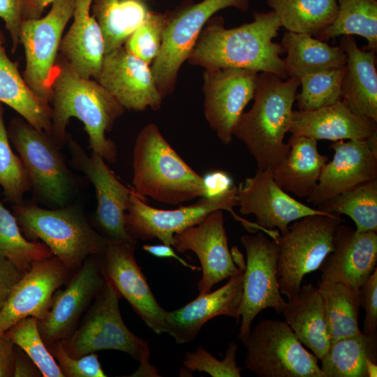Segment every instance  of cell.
I'll return each mask as SVG.
<instances>
[{
  "instance_id": "cell-1",
  "label": "cell",
  "mask_w": 377,
  "mask_h": 377,
  "mask_svg": "<svg viewBox=\"0 0 377 377\" xmlns=\"http://www.w3.org/2000/svg\"><path fill=\"white\" fill-rule=\"evenodd\" d=\"M281 24L273 11L253 13V20L226 29L221 17L210 18L187 60L207 68H242L288 77L281 44L274 43Z\"/></svg>"
},
{
  "instance_id": "cell-2",
  "label": "cell",
  "mask_w": 377,
  "mask_h": 377,
  "mask_svg": "<svg viewBox=\"0 0 377 377\" xmlns=\"http://www.w3.org/2000/svg\"><path fill=\"white\" fill-rule=\"evenodd\" d=\"M51 137L60 147L68 140L66 126L75 117L82 122L91 151L115 163L117 148L106 137L125 109L96 80L82 77L59 56L52 83Z\"/></svg>"
},
{
  "instance_id": "cell-3",
  "label": "cell",
  "mask_w": 377,
  "mask_h": 377,
  "mask_svg": "<svg viewBox=\"0 0 377 377\" xmlns=\"http://www.w3.org/2000/svg\"><path fill=\"white\" fill-rule=\"evenodd\" d=\"M300 85L297 77L284 81L269 73L258 75L253 104L240 116L232 136L244 144L259 170H273L289 152L290 146L283 140Z\"/></svg>"
},
{
  "instance_id": "cell-4",
  "label": "cell",
  "mask_w": 377,
  "mask_h": 377,
  "mask_svg": "<svg viewBox=\"0 0 377 377\" xmlns=\"http://www.w3.org/2000/svg\"><path fill=\"white\" fill-rule=\"evenodd\" d=\"M133 190L168 205L205 197L203 177L174 150L154 124L139 132L133 153Z\"/></svg>"
},
{
  "instance_id": "cell-5",
  "label": "cell",
  "mask_w": 377,
  "mask_h": 377,
  "mask_svg": "<svg viewBox=\"0 0 377 377\" xmlns=\"http://www.w3.org/2000/svg\"><path fill=\"white\" fill-rule=\"evenodd\" d=\"M12 209L24 236L40 240L73 272L89 257L101 255L110 241L74 206L50 209L22 203Z\"/></svg>"
},
{
  "instance_id": "cell-6",
  "label": "cell",
  "mask_w": 377,
  "mask_h": 377,
  "mask_svg": "<svg viewBox=\"0 0 377 377\" xmlns=\"http://www.w3.org/2000/svg\"><path fill=\"white\" fill-rule=\"evenodd\" d=\"M119 298L117 291L106 279L75 331L61 341L64 348L73 357L103 350L121 351L140 363L131 376H159L156 369L149 363L147 343L134 334L124 323L119 306Z\"/></svg>"
},
{
  "instance_id": "cell-7",
  "label": "cell",
  "mask_w": 377,
  "mask_h": 377,
  "mask_svg": "<svg viewBox=\"0 0 377 377\" xmlns=\"http://www.w3.org/2000/svg\"><path fill=\"white\" fill-rule=\"evenodd\" d=\"M7 131L24 165L31 190L50 205L66 206L74 193L75 182L60 147L51 135L36 129L22 117H13Z\"/></svg>"
},
{
  "instance_id": "cell-8",
  "label": "cell",
  "mask_w": 377,
  "mask_h": 377,
  "mask_svg": "<svg viewBox=\"0 0 377 377\" xmlns=\"http://www.w3.org/2000/svg\"><path fill=\"white\" fill-rule=\"evenodd\" d=\"M237 186L211 198L202 199L188 206L175 209H162L151 207L132 189L125 215L126 228L134 239L142 241L158 239L161 243L174 245V236L186 228L202 221L210 213L226 210L250 233L267 230L256 222L250 221L237 215L233 207L237 206Z\"/></svg>"
},
{
  "instance_id": "cell-9",
  "label": "cell",
  "mask_w": 377,
  "mask_h": 377,
  "mask_svg": "<svg viewBox=\"0 0 377 377\" xmlns=\"http://www.w3.org/2000/svg\"><path fill=\"white\" fill-rule=\"evenodd\" d=\"M340 216L316 214L293 221L277 239V279L280 292L288 299L300 290L305 275L319 269L332 251Z\"/></svg>"
},
{
  "instance_id": "cell-10",
  "label": "cell",
  "mask_w": 377,
  "mask_h": 377,
  "mask_svg": "<svg viewBox=\"0 0 377 377\" xmlns=\"http://www.w3.org/2000/svg\"><path fill=\"white\" fill-rule=\"evenodd\" d=\"M243 343L245 368L259 377H325L317 357L285 321L260 320Z\"/></svg>"
},
{
  "instance_id": "cell-11",
  "label": "cell",
  "mask_w": 377,
  "mask_h": 377,
  "mask_svg": "<svg viewBox=\"0 0 377 377\" xmlns=\"http://www.w3.org/2000/svg\"><path fill=\"white\" fill-rule=\"evenodd\" d=\"M228 7L246 11L249 1L202 0L168 14L160 50L151 64L155 83L163 98L172 93L178 72L207 21L214 13Z\"/></svg>"
},
{
  "instance_id": "cell-12",
  "label": "cell",
  "mask_w": 377,
  "mask_h": 377,
  "mask_svg": "<svg viewBox=\"0 0 377 377\" xmlns=\"http://www.w3.org/2000/svg\"><path fill=\"white\" fill-rule=\"evenodd\" d=\"M73 12V0H54L45 15L24 19L21 24L20 41L25 56L22 76L33 93L47 104L60 44Z\"/></svg>"
},
{
  "instance_id": "cell-13",
  "label": "cell",
  "mask_w": 377,
  "mask_h": 377,
  "mask_svg": "<svg viewBox=\"0 0 377 377\" xmlns=\"http://www.w3.org/2000/svg\"><path fill=\"white\" fill-rule=\"evenodd\" d=\"M240 242L246 254L238 334L244 343L260 311L272 308L281 314L286 301L278 283L276 242L262 231L242 235Z\"/></svg>"
},
{
  "instance_id": "cell-14",
  "label": "cell",
  "mask_w": 377,
  "mask_h": 377,
  "mask_svg": "<svg viewBox=\"0 0 377 377\" xmlns=\"http://www.w3.org/2000/svg\"><path fill=\"white\" fill-rule=\"evenodd\" d=\"M101 255L89 257L75 270L64 290L53 295L45 317L38 320L44 342L49 346L71 337L105 282Z\"/></svg>"
},
{
  "instance_id": "cell-15",
  "label": "cell",
  "mask_w": 377,
  "mask_h": 377,
  "mask_svg": "<svg viewBox=\"0 0 377 377\" xmlns=\"http://www.w3.org/2000/svg\"><path fill=\"white\" fill-rule=\"evenodd\" d=\"M71 163L91 182L97 200L96 221L103 235L111 241L135 243L126 230L125 215L132 189L122 184L105 161L91 151L87 154L76 140L68 136Z\"/></svg>"
},
{
  "instance_id": "cell-16",
  "label": "cell",
  "mask_w": 377,
  "mask_h": 377,
  "mask_svg": "<svg viewBox=\"0 0 377 377\" xmlns=\"http://www.w3.org/2000/svg\"><path fill=\"white\" fill-rule=\"evenodd\" d=\"M258 72L242 68H207L203 73L204 114L210 128L224 144L253 99Z\"/></svg>"
},
{
  "instance_id": "cell-17",
  "label": "cell",
  "mask_w": 377,
  "mask_h": 377,
  "mask_svg": "<svg viewBox=\"0 0 377 377\" xmlns=\"http://www.w3.org/2000/svg\"><path fill=\"white\" fill-rule=\"evenodd\" d=\"M135 243L110 240L101 255L105 278L156 334L165 332L167 311L158 303L135 256Z\"/></svg>"
},
{
  "instance_id": "cell-18",
  "label": "cell",
  "mask_w": 377,
  "mask_h": 377,
  "mask_svg": "<svg viewBox=\"0 0 377 377\" xmlns=\"http://www.w3.org/2000/svg\"><path fill=\"white\" fill-rule=\"evenodd\" d=\"M73 273L54 256L34 261L0 310V331H7L27 317L43 319L50 309L53 295Z\"/></svg>"
},
{
  "instance_id": "cell-19",
  "label": "cell",
  "mask_w": 377,
  "mask_h": 377,
  "mask_svg": "<svg viewBox=\"0 0 377 377\" xmlns=\"http://www.w3.org/2000/svg\"><path fill=\"white\" fill-rule=\"evenodd\" d=\"M235 202L243 215L253 214L256 223L268 230L286 232L289 224L303 217L332 215L297 200L274 182L272 170H259L237 187Z\"/></svg>"
},
{
  "instance_id": "cell-20",
  "label": "cell",
  "mask_w": 377,
  "mask_h": 377,
  "mask_svg": "<svg viewBox=\"0 0 377 377\" xmlns=\"http://www.w3.org/2000/svg\"><path fill=\"white\" fill-rule=\"evenodd\" d=\"M173 246L180 253L191 251L198 258L202 271L198 283L200 294L210 292L215 284L245 267V263L236 265L229 249L222 210L175 235Z\"/></svg>"
},
{
  "instance_id": "cell-21",
  "label": "cell",
  "mask_w": 377,
  "mask_h": 377,
  "mask_svg": "<svg viewBox=\"0 0 377 377\" xmlns=\"http://www.w3.org/2000/svg\"><path fill=\"white\" fill-rule=\"evenodd\" d=\"M125 109H160L163 97L151 66L123 46L105 54L96 80Z\"/></svg>"
},
{
  "instance_id": "cell-22",
  "label": "cell",
  "mask_w": 377,
  "mask_h": 377,
  "mask_svg": "<svg viewBox=\"0 0 377 377\" xmlns=\"http://www.w3.org/2000/svg\"><path fill=\"white\" fill-rule=\"evenodd\" d=\"M329 148L334 151L333 158L325 163L314 190L307 198L309 203L318 206L377 179V156L366 140L336 141Z\"/></svg>"
},
{
  "instance_id": "cell-23",
  "label": "cell",
  "mask_w": 377,
  "mask_h": 377,
  "mask_svg": "<svg viewBox=\"0 0 377 377\" xmlns=\"http://www.w3.org/2000/svg\"><path fill=\"white\" fill-rule=\"evenodd\" d=\"M332 246L319 267L321 279L341 283L358 292L376 268L377 232H357L341 223Z\"/></svg>"
},
{
  "instance_id": "cell-24",
  "label": "cell",
  "mask_w": 377,
  "mask_h": 377,
  "mask_svg": "<svg viewBox=\"0 0 377 377\" xmlns=\"http://www.w3.org/2000/svg\"><path fill=\"white\" fill-rule=\"evenodd\" d=\"M244 269L231 276L219 289L199 295L182 307L167 311L165 332L176 343L182 344L193 341L202 327L219 316L240 318L243 291Z\"/></svg>"
},
{
  "instance_id": "cell-25",
  "label": "cell",
  "mask_w": 377,
  "mask_h": 377,
  "mask_svg": "<svg viewBox=\"0 0 377 377\" xmlns=\"http://www.w3.org/2000/svg\"><path fill=\"white\" fill-rule=\"evenodd\" d=\"M73 1V22L63 36L59 56L82 77L96 80L105 46L101 28L91 12L94 0Z\"/></svg>"
},
{
  "instance_id": "cell-26",
  "label": "cell",
  "mask_w": 377,
  "mask_h": 377,
  "mask_svg": "<svg viewBox=\"0 0 377 377\" xmlns=\"http://www.w3.org/2000/svg\"><path fill=\"white\" fill-rule=\"evenodd\" d=\"M376 130V121L355 114L340 101L313 110H293L288 133L336 142L366 140Z\"/></svg>"
},
{
  "instance_id": "cell-27",
  "label": "cell",
  "mask_w": 377,
  "mask_h": 377,
  "mask_svg": "<svg viewBox=\"0 0 377 377\" xmlns=\"http://www.w3.org/2000/svg\"><path fill=\"white\" fill-rule=\"evenodd\" d=\"M339 47L346 55L342 101L355 114L377 122L376 53L360 48L353 36H342Z\"/></svg>"
},
{
  "instance_id": "cell-28",
  "label": "cell",
  "mask_w": 377,
  "mask_h": 377,
  "mask_svg": "<svg viewBox=\"0 0 377 377\" xmlns=\"http://www.w3.org/2000/svg\"><path fill=\"white\" fill-rule=\"evenodd\" d=\"M317 140L293 135L290 150L272 170L276 184L287 193L307 198L314 190L328 157L318 150Z\"/></svg>"
},
{
  "instance_id": "cell-29",
  "label": "cell",
  "mask_w": 377,
  "mask_h": 377,
  "mask_svg": "<svg viewBox=\"0 0 377 377\" xmlns=\"http://www.w3.org/2000/svg\"><path fill=\"white\" fill-rule=\"evenodd\" d=\"M281 314L298 340L320 360L327 351L330 340L324 303L318 288L312 283L302 285L299 292L288 299Z\"/></svg>"
},
{
  "instance_id": "cell-30",
  "label": "cell",
  "mask_w": 377,
  "mask_h": 377,
  "mask_svg": "<svg viewBox=\"0 0 377 377\" xmlns=\"http://www.w3.org/2000/svg\"><path fill=\"white\" fill-rule=\"evenodd\" d=\"M5 37L0 29V102L34 126L51 135L52 109L37 97L20 74L17 64L7 55Z\"/></svg>"
},
{
  "instance_id": "cell-31",
  "label": "cell",
  "mask_w": 377,
  "mask_h": 377,
  "mask_svg": "<svg viewBox=\"0 0 377 377\" xmlns=\"http://www.w3.org/2000/svg\"><path fill=\"white\" fill-rule=\"evenodd\" d=\"M320 360L325 377L376 376V332L362 331L332 341Z\"/></svg>"
},
{
  "instance_id": "cell-32",
  "label": "cell",
  "mask_w": 377,
  "mask_h": 377,
  "mask_svg": "<svg viewBox=\"0 0 377 377\" xmlns=\"http://www.w3.org/2000/svg\"><path fill=\"white\" fill-rule=\"evenodd\" d=\"M281 45L287 54L283 59L288 77H300L346 64V55L339 46H330L309 34L286 31Z\"/></svg>"
},
{
  "instance_id": "cell-33",
  "label": "cell",
  "mask_w": 377,
  "mask_h": 377,
  "mask_svg": "<svg viewBox=\"0 0 377 377\" xmlns=\"http://www.w3.org/2000/svg\"><path fill=\"white\" fill-rule=\"evenodd\" d=\"M91 12L101 28L106 54L123 46L149 10L140 0H94Z\"/></svg>"
},
{
  "instance_id": "cell-34",
  "label": "cell",
  "mask_w": 377,
  "mask_h": 377,
  "mask_svg": "<svg viewBox=\"0 0 377 377\" xmlns=\"http://www.w3.org/2000/svg\"><path fill=\"white\" fill-rule=\"evenodd\" d=\"M288 31L313 36L324 31L338 13L337 0H267Z\"/></svg>"
},
{
  "instance_id": "cell-35",
  "label": "cell",
  "mask_w": 377,
  "mask_h": 377,
  "mask_svg": "<svg viewBox=\"0 0 377 377\" xmlns=\"http://www.w3.org/2000/svg\"><path fill=\"white\" fill-rule=\"evenodd\" d=\"M318 289L322 296L330 342L362 332L359 327V295L339 282L320 279Z\"/></svg>"
},
{
  "instance_id": "cell-36",
  "label": "cell",
  "mask_w": 377,
  "mask_h": 377,
  "mask_svg": "<svg viewBox=\"0 0 377 377\" xmlns=\"http://www.w3.org/2000/svg\"><path fill=\"white\" fill-rule=\"evenodd\" d=\"M337 15L315 38L326 42L342 36L358 35L367 40L364 50L377 51V0H337Z\"/></svg>"
},
{
  "instance_id": "cell-37",
  "label": "cell",
  "mask_w": 377,
  "mask_h": 377,
  "mask_svg": "<svg viewBox=\"0 0 377 377\" xmlns=\"http://www.w3.org/2000/svg\"><path fill=\"white\" fill-rule=\"evenodd\" d=\"M318 209L349 216L355 224L357 232H377V179L331 198L319 205Z\"/></svg>"
},
{
  "instance_id": "cell-38",
  "label": "cell",
  "mask_w": 377,
  "mask_h": 377,
  "mask_svg": "<svg viewBox=\"0 0 377 377\" xmlns=\"http://www.w3.org/2000/svg\"><path fill=\"white\" fill-rule=\"evenodd\" d=\"M0 255L25 273L35 260L53 256L42 242L27 239L13 214L0 200Z\"/></svg>"
},
{
  "instance_id": "cell-39",
  "label": "cell",
  "mask_w": 377,
  "mask_h": 377,
  "mask_svg": "<svg viewBox=\"0 0 377 377\" xmlns=\"http://www.w3.org/2000/svg\"><path fill=\"white\" fill-rule=\"evenodd\" d=\"M345 66L303 75L296 94L300 110H313L342 101L341 83Z\"/></svg>"
},
{
  "instance_id": "cell-40",
  "label": "cell",
  "mask_w": 377,
  "mask_h": 377,
  "mask_svg": "<svg viewBox=\"0 0 377 377\" xmlns=\"http://www.w3.org/2000/svg\"><path fill=\"white\" fill-rule=\"evenodd\" d=\"M0 186L6 200L14 205L23 203L24 194L31 190V184L19 157L12 150L4 122V108L0 102Z\"/></svg>"
},
{
  "instance_id": "cell-41",
  "label": "cell",
  "mask_w": 377,
  "mask_h": 377,
  "mask_svg": "<svg viewBox=\"0 0 377 377\" xmlns=\"http://www.w3.org/2000/svg\"><path fill=\"white\" fill-rule=\"evenodd\" d=\"M6 332L14 344L21 348L32 360L43 377H64L42 339L36 318H23Z\"/></svg>"
},
{
  "instance_id": "cell-42",
  "label": "cell",
  "mask_w": 377,
  "mask_h": 377,
  "mask_svg": "<svg viewBox=\"0 0 377 377\" xmlns=\"http://www.w3.org/2000/svg\"><path fill=\"white\" fill-rule=\"evenodd\" d=\"M168 14L150 11L124 44L130 53L151 66L161 48Z\"/></svg>"
},
{
  "instance_id": "cell-43",
  "label": "cell",
  "mask_w": 377,
  "mask_h": 377,
  "mask_svg": "<svg viewBox=\"0 0 377 377\" xmlns=\"http://www.w3.org/2000/svg\"><path fill=\"white\" fill-rule=\"evenodd\" d=\"M237 345L231 341L225 357L219 360L202 347L187 353L183 360L186 374L193 371L205 372L212 377H240L242 369L237 365Z\"/></svg>"
},
{
  "instance_id": "cell-44",
  "label": "cell",
  "mask_w": 377,
  "mask_h": 377,
  "mask_svg": "<svg viewBox=\"0 0 377 377\" xmlns=\"http://www.w3.org/2000/svg\"><path fill=\"white\" fill-rule=\"evenodd\" d=\"M64 377H105L98 355L91 353L80 357L70 356L61 341L47 346Z\"/></svg>"
},
{
  "instance_id": "cell-45",
  "label": "cell",
  "mask_w": 377,
  "mask_h": 377,
  "mask_svg": "<svg viewBox=\"0 0 377 377\" xmlns=\"http://www.w3.org/2000/svg\"><path fill=\"white\" fill-rule=\"evenodd\" d=\"M360 306L365 311L363 332L374 333L377 330V268L358 290Z\"/></svg>"
},
{
  "instance_id": "cell-46",
  "label": "cell",
  "mask_w": 377,
  "mask_h": 377,
  "mask_svg": "<svg viewBox=\"0 0 377 377\" xmlns=\"http://www.w3.org/2000/svg\"><path fill=\"white\" fill-rule=\"evenodd\" d=\"M24 0H0V18L5 23L12 41L11 52L20 44V28L23 21Z\"/></svg>"
},
{
  "instance_id": "cell-47",
  "label": "cell",
  "mask_w": 377,
  "mask_h": 377,
  "mask_svg": "<svg viewBox=\"0 0 377 377\" xmlns=\"http://www.w3.org/2000/svg\"><path fill=\"white\" fill-rule=\"evenodd\" d=\"M24 273L0 255V310L14 286Z\"/></svg>"
},
{
  "instance_id": "cell-48",
  "label": "cell",
  "mask_w": 377,
  "mask_h": 377,
  "mask_svg": "<svg viewBox=\"0 0 377 377\" xmlns=\"http://www.w3.org/2000/svg\"><path fill=\"white\" fill-rule=\"evenodd\" d=\"M203 177L205 188V198H211L222 194L235 186L229 174L223 170L208 172Z\"/></svg>"
},
{
  "instance_id": "cell-49",
  "label": "cell",
  "mask_w": 377,
  "mask_h": 377,
  "mask_svg": "<svg viewBox=\"0 0 377 377\" xmlns=\"http://www.w3.org/2000/svg\"><path fill=\"white\" fill-rule=\"evenodd\" d=\"M14 347L6 332L0 331V377H13Z\"/></svg>"
},
{
  "instance_id": "cell-50",
  "label": "cell",
  "mask_w": 377,
  "mask_h": 377,
  "mask_svg": "<svg viewBox=\"0 0 377 377\" xmlns=\"http://www.w3.org/2000/svg\"><path fill=\"white\" fill-rule=\"evenodd\" d=\"M39 376L42 374L38 367L21 348L15 345L13 377Z\"/></svg>"
},
{
  "instance_id": "cell-51",
  "label": "cell",
  "mask_w": 377,
  "mask_h": 377,
  "mask_svg": "<svg viewBox=\"0 0 377 377\" xmlns=\"http://www.w3.org/2000/svg\"><path fill=\"white\" fill-rule=\"evenodd\" d=\"M142 249L156 258H174L178 260L184 267L191 269L193 271L200 269V267L189 264L186 260L177 256V254H176V253L172 249L171 246L164 244L163 243L161 244L153 245L144 244Z\"/></svg>"
},
{
  "instance_id": "cell-52",
  "label": "cell",
  "mask_w": 377,
  "mask_h": 377,
  "mask_svg": "<svg viewBox=\"0 0 377 377\" xmlns=\"http://www.w3.org/2000/svg\"><path fill=\"white\" fill-rule=\"evenodd\" d=\"M54 0H24L23 10L24 19H37L42 16L45 9Z\"/></svg>"
},
{
  "instance_id": "cell-53",
  "label": "cell",
  "mask_w": 377,
  "mask_h": 377,
  "mask_svg": "<svg viewBox=\"0 0 377 377\" xmlns=\"http://www.w3.org/2000/svg\"><path fill=\"white\" fill-rule=\"evenodd\" d=\"M366 141L371 151L377 156V130L373 132Z\"/></svg>"
},
{
  "instance_id": "cell-54",
  "label": "cell",
  "mask_w": 377,
  "mask_h": 377,
  "mask_svg": "<svg viewBox=\"0 0 377 377\" xmlns=\"http://www.w3.org/2000/svg\"><path fill=\"white\" fill-rule=\"evenodd\" d=\"M140 1H149V0H140Z\"/></svg>"
}]
</instances>
